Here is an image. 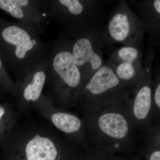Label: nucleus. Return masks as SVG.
I'll use <instances>...</instances> for the list:
<instances>
[{"label": "nucleus", "instance_id": "obj_1", "mask_svg": "<svg viewBox=\"0 0 160 160\" xmlns=\"http://www.w3.org/2000/svg\"><path fill=\"white\" fill-rule=\"evenodd\" d=\"M35 29L0 17V57L7 70L22 79L49 53Z\"/></svg>", "mask_w": 160, "mask_h": 160}, {"label": "nucleus", "instance_id": "obj_2", "mask_svg": "<svg viewBox=\"0 0 160 160\" xmlns=\"http://www.w3.org/2000/svg\"><path fill=\"white\" fill-rule=\"evenodd\" d=\"M55 89L62 83L70 89L79 86L82 80L80 69L75 64L71 52L55 44L48 54L47 80Z\"/></svg>", "mask_w": 160, "mask_h": 160}, {"label": "nucleus", "instance_id": "obj_3", "mask_svg": "<svg viewBox=\"0 0 160 160\" xmlns=\"http://www.w3.org/2000/svg\"><path fill=\"white\" fill-rule=\"evenodd\" d=\"M48 54L16 83V96L25 104H36L43 97L47 81Z\"/></svg>", "mask_w": 160, "mask_h": 160}, {"label": "nucleus", "instance_id": "obj_4", "mask_svg": "<svg viewBox=\"0 0 160 160\" xmlns=\"http://www.w3.org/2000/svg\"><path fill=\"white\" fill-rule=\"evenodd\" d=\"M0 9L9 13L18 22L42 29L43 13L40 1L29 0H0Z\"/></svg>", "mask_w": 160, "mask_h": 160}, {"label": "nucleus", "instance_id": "obj_5", "mask_svg": "<svg viewBox=\"0 0 160 160\" xmlns=\"http://www.w3.org/2000/svg\"><path fill=\"white\" fill-rule=\"evenodd\" d=\"M71 53L75 64L79 68L87 63L91 65L93 70H98L102 67V58L95 52L91 42L87 38L77 40L72 46Z\"/></svg>", "mask_w": 160, "mask_h": 160}, {"label": "nucleus", "instance_id": "obj_6", "mask_svg": "<svg viewBox=\"0 0 160 160\" xmlns=\"http://www.w3.org/2000/svg\"><path fill=\"white\" fill-rule=\"evenodd\" d=\"M98 125L103 132L115 139L123 138L129 132L127 120L122 114L116 112L102 115L99 118Z\"/></svg>", "mask_w": 160, "mask_h": 160}, {"label": "nucleus", "instance_id": "obj_7", "mask_svg": "<svg viewBox=\"0 0 160 160\" xmlns=\"http://www.w3.org/2000/svg\"><path fill=\"white\" fill-rule=\"evenodd\" d=\"M120 80L110 68L106 66L98 69L86 85V89L92 95H99L119 85Z\"/></svg>", "mask_w": 160, "mask_h": 160}, {"label": "nucleus", "instance_id": "obj_8", "mask_svg": "<svg viewBox=\"0 0 160 160\" xmlns=\"http://www.w3.org/2000/svg\"><path fill=\"white\" fill-rule=\"evenodd\" d=\"M151 90L148 86H143L137 94L133 104V113L139 120L145 119L151 107Z\"/></svg>", "mask_w": 160, "mask_h": 160}, {"label": "nucleus", "instance_id": "obj_9", "mask_svg": "<svg viewBox=\"0 0 160 160\" xmlns=\"http://www.w3.org/2000/svg\"><path fill=\"white\" fill-rule=\"evenodd\" d=\"M109 34L118 42L124 41L130 31V24L127 16L122 13L115 15L109 24Z\"/></svg>", "mask_w": 160, "mask_h": 160}, {"label": "nucleus", "instance_id": "obj_10", "mask_svg": "<svg viewBox=\"0 0 160 160\" xmlns=\"http://www.w3.org/2000/svg\"><path fill=\"white\" fill-rule=\"evenodd\" d=\"M0 83L4 89L12 94L16 96L15 83L13 82L8 74L2 60L0 57Z\"/></svg>", "mask_w": 160, "mask_h": 160}, {"label": "nucleus", "instance_id": "obj_11", "mask_svg": "<svg viewBox=\"0 0 160 160\" xmlns=\"http://www.w3.org/2000/svg\"><path fill=\"white\" fill-rule=\"evenodd\" d=\"M58 2L73 15H79L84 9L82 4L78 0H59Z\"/></svg>", "mask_w": 160, "mask_h": 160}, {"label": "nucleus", "instance_id": "obj_12", "mask_svg": "<svg viewBox=\"0 0 160 160\" xmlns=\"http://www.w3.org/2000/svg\"><path fill=\"white\" fill-rule=\"evenodd\" d=\"M117 76L121 79L129 80L133 77L135 74V69L131 63L125 62L119 64L117 69Z\"/></svg>", "mask_w": 160, "mask_h": 160}, {"label": "nucleus", "instance_id": "obj_13", "mask_svg": "<svg viewBox=\"0 0 160 160\" xmlns=\"http://www.w3.org/2000/svg\"><path fill=\"white\" fill-rule=\"evenodd\" d=\"M118 55L123 62L132 64L138 58V51L133 47H123L119 49Z\"/></svg>", "mask_w": 160, "mask_h": 160}, {"label": "nucleus", "instance_id": "obj_14", "mask_svg": "<svg viewBox=\"0 0 160 160\" xmlns=\"http://www.w3.org/2000/svg\"><path fill=\"white\" fill-rule=\"evenodd\" d=\"M17 117L15 111L8 106L0 105V125L3 121Z\"/></svg>", "mask_w": 160, "mask_h": 160}, {"label": "nucleus", "instance_id": "obj_15", "mask_svg": "<svg viewBox=\"0 0 160 160\" xmlns=\"http://www.w3.org/2000/svg\"><path fill=\"white\" fill-rule=\"evenodd\" d=\"M154 100L156 104L159 108H160V85L158 86L154 94Z\"/></svg>", "mask_w": 160, "mask_h": 160}, {"label": "nucleus", "instance_id": "obj_16", "mask_svg": "<svg viewBox=\"0 0 160 160\" xmlns=\"http://www.w3.org/2000/svg\"><path fill=\"white\" fill-rule=\"evenodd\" d=\"M150 160H160V152L155 151L152 153L150 158Z\"/></svg>", "mask_w": 160, "mask_h": 160}, {"label": "nucleus", "instance_id": "obj_17", "mask_svg": "<svg viewBox=\"0 0 160 160\" xmlns=\"http://www.w3.org/2000/svg\"><path fill=\"white\" fill-rule=\"evenodd\" d=\"M153 6L155 9L159 14L160 13V0H155L153 2Z\"/></svg>", "mask_w": 160, "mask_h": 160}, {"label": "nucleus", "instance_id": "obj_18", "mask_svg": "<svg viewBox=\"0 0 160 160\" xmlns=\"http://www.w3.org/2000/svg\"><path fill=\"white\" fill-rule=\"evenodd\" d=\"M4 89V87H3V86H2V84H1V83H0V91H1V90H2V89Z\"/></svg>", "mask_w": 160, "mask_h": 160}]
</instances>
